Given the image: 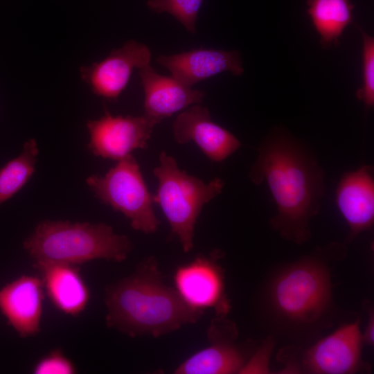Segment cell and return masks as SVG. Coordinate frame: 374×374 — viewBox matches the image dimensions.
<instances>
[{
  "mask_svg": "<svg viewBox=\"0 0 374 374\" xmlns=\"http://www.w3.org/2000/svg\"><path fill=\"white\" fill-rule=\"evenodd\" d=\"M249 177L270 190L277 208L273 226L288 239L306 240L324 190L323 171L310 152L287 134L274 132L258 148Z\"/></svg>",
  "mask_w": 374,
  "mask_h": 374,
  "instance_id": "6da1fadb",
  "label": "cell"
},
{
  "mask_svg": "<svg viewBox=\"0 0 374 374\" xmlns=\"http://www.w3.org/2000/svg\"><path fill=\"white\" fill-rule=\"evenodd\" d=\"M106 323L131 337H154L193 323L204 312L189 306L175 289L165 285L153 257L106 291Z\"/></svg>",
  "mask_w": 374,
  "mask_h": 374,
  "instance_id": "7a4b0ae2",
  "label": "cell"
},
{
  "mask_svg": "<svg viewBox=\"0 0 374 374\" xmlns=\"http://www.w3.org/2000/svg\"><path fill=\"white\" fill-rule=\"evenodd\" d=\"M35 263L80 265L97 259L125 260L132 249L129 238L105 223L44 220L23 243Z\"/></svg>",
  "mask_w": 374,
  "mask_h": 374,
  "instance_id": "3957f363",
  "label": "cell"
},
{
  "mask_svg": "<svg viewBox=\"0 0 374 374\" xmlns=\"http://www.w3.org/2000/svg\"><path fill=\"white\" fill-rule=\"evenodd\" d=\"M158 181L153 202L161 208L172 232L185 252L193 248L195 225L204 206L220 194L224 181L215 177L205 183L179 168L176 159L166 151L153 170Z\"/></svg>",
  "mask_w": 374,
  "mask_h": 374,
  "instance_id": "277c9868",
  "label": "cell"
},
{
  "mask_svg": "<svg viewBox=\"0 0 374 374\" xmlns=\"http://www.w3.org/2000/svg\"><path fill=\"white\" fill-rule=\"evenodd\" d=\"M331 286L326 267L315 260L298 262L274 279L270 297L276 312L289 321L310 323L325 312Z\"/></svg>",
  "mask_w": 374,
  "mask_h": 374,
  "instance_id": "5b68a950",
  "label": "cell"
},
{
  "mask_svg": "<svg viewBox=\"0 0 374 374\" xmlns=\"http://www.w3.org/2000/svg\"><path fill=\"white\" fill-rule=\"evenodd\" d=\"M86 183L103 204L121 212L136 231L146 234L157 231L160 224L139 165L130 154L118 161L104 176L91 175Z\"/></svg>",
  "mask_w": 374,
  "mask_h": 374,
  "instance_id": "8992f818",
  "label": "cell"
},
{
  "mask_svg": "<svg viewBox=\"0 0 374 374\" xmlns=\"http://www.w3.org/2000/svg\"><path fill=\"white\" fill-rule=\"evenodd\" d=\"M157 120L143 114L139 116H112L107 111L87 123L89 149L96 156L119 161L136 149H145Z\"/></svg>",
  "mask_w": 374,
  "mask_h": 374,
  "instance_id": "52a82bcc",
  "label": "cell"
},
{
  "mask_svg": "<svg viewBox=\"0 0 374 374\" xmlns=\"http://www.w3.org/2000/svg\"><path fill=\"white\" fill-rule=\"evenodd\" d=\"M148 46L131 39L113 49L100 62L80 68V76L96 95L116 100L127 87L134 69L150 64Z\"/></svg>",
  "mask_w": 374,
  "mask_h": 374,
  "instance_id": "ba28073f",
  "label": "cell"
},
{
  "mask_svg": "<svg viewBox=\"0 0 374 374\" xmlns=\"http://www.w3.org/2000/svg\"><path fill=\"white\" fill-rule=\"evenodd\" d=\"M172 129L177 143L194 142L214 162L224 161L241 146L240 141L229 131L213 122L209 110L199 104L180 113Z\"/></svg>",
  "mask_w": 374,
  "mask_h": 374,
  "instance_id": "9c48e42d",
  "label": "cell"
},
{
  "mask_svg": "<svg viewBox=\"0 0 374 374\" xmlns=\"http://www.w3.org/2000/svg\"><path fill=\"white\" fill-rule=\"evenodd\" d=\"M174 281L176 291L191 308L202 311L213 308L219 314L228 311L222 272L213 259L198 256L179 267Z\"/></svg>",
  "mask_w": 374,
  "mask_h": 374,
  "instance_id": "30bf717a",
  "label": "cell"
},
{
  "mask_svg": "<svg viewBox=\"0 0 374 374\" xmlns=\"http://www.w3.org/2000/svg\"><path fill=\"white\" fill-rule=\"evenodd\" d=\"M44 288L42 278L22 275L0 289V312L21 337L41 330Z\"/></svg>",
  "mask_w": 374,
  "mask_h": 374,
  "instance_id": "8fae6325",
  "label": "cell"
},
{
  "mask_svg": "<svg viewBox=\"0 0 374 374\" xmlns=\"http://www.w3.org/2000/svg\"><path fill=\"white\" fill-rule=\"evenodd\" d=\"M362 341L359 321L343 326L310 348L305 365L313 373H353L359 365Z\"/></svg>",
  "mask_w": 374,
  "mask_h": 374,
  "instance_id": "7c38bea8",
  "label": "cell"
},
{
  "mask_svg": "<svg viewBox=\"0 0 374 374\" xmlns=\"http://www.w3.org/2000/svg\"><path fill=\"white\" fill-rule=\"evenodd\" d=\"M156 61L166 68L172 77L189 87L222 72L241 75L244 71L237 51L200 48L172 55H161Z\"/></svg>",
  "mask_w": 374,
  "mask_h": 374,
  "instance_id": "4fadbf2b",
  "label": "cell"
},
{
  "mask_svg": "<svg viewBox=\"0 0 374 374\" xmlns=\"http://www.w3.org/2000/svg\"><path fill=\"white\" fill-rule=\"evenodd\" d=\"M335 201L350 228V238L371 229L374 222L373 167L363 166L346 172L337 186Z\"/></svg>",
  "mask_w": 374,
  "mask_h": 374,
  "instance_id": "5bb4252c",
  "label": "cell"
},
{
  "mask_svg": "<svg viewBox=\"0 0 374 374\" xmlns=\"http://www.w3.org/2000/svg\"><path fill=\"white\" fill-rule=\"evenodd\" d=\"M145 93L144 114L160 123L174 114L199 104L203 91L187 87L172 76L157 73L148 64L139 70Z\"/></svg>",
  "mask_w": 374,
  "mask_h": 374,
  "instance_id": "9a60e30c",
  "label": "cell"
},
{
  "mask_svg": "<svg viewBox=\"0 0 374 374\" xmlns=\"http://www.w3.org/2000/svg\"><path fill=\"white\" fill-rule=\"evenodd\" d=\"M34 266L41 272L47 295L58 310L76 317L85 310L89 290L76 265L35 263Z\"/></svg>",
  "mask_w": 374,
  "mask_h": 374,
  "instance_id": "2e32d148",
  "label": "cell"
},
{
  "mask_svg": "<svg viewBox=\"0 0 374 374\" xmlns=\"http://www.w3.org/2000/svg\"><path fill=\"white\" fill-rule=\"evenodd\" d=\"M211 345L195 353L175 369L176 374L240 373L244 360L239 350L220 337L212 323L208 330Z\"/></svg>",
  "mask_w": 374,
  "mask_h": 374,
  "instance_id": "e0dca14e",
  "label": "cell"
},
{
  "mask_svg": "<svg viewBox=\"0 0 374 374\" xmlns=\"http://www.w3.org/2000/svg\"><path fill=\"white\" fill-rule=\"evenodd\" d=\"M307 12L319 35L321 44H337L353 18L354 5L350 0H308Z\"/></svg>",
  "mask_w": 374,
  "mask_h": 374,
  "instance_id": "ac0fdd59",
  "label": "cell"
},
{
  "mask_svg": "<svg viewBox=\"0 0 374 374\" xmlns=\"http://www.w3.org/2000/svg\"><path fill=\"white\" fill-rule=\"evenodd\" d=\"M39 150L36 141L30 139L21 154L0 169V206L16 194L35 171Z\"/></svg>",
  "mask_w": 374,
  "mask_h": 374,
  "instance_id": "d6986e66",
  "label": "cell"
},
{
  "mask_svg": "<svg viewBox=\"0 0 374 374\" xmlns=\"http://www.w3.org/2000/svg\"><path fill=\"white\" fill-rule=\"evenodd\" d=\"M203 0H148V8L155 13L167 12L174 17L193 35Z\"/></svg>",
  "mask_w": 374,
  "mask_h": 374,
  "instance_id": "ffe728a7",
  "label": "cell"
},
{
  "mask_svg": "<svg viewBox=\"0 0 374 374\" xmlns=\"http://www.w3.org/2000/svg\"><path fill=\"white\" fill-rule=\"evenodd\" d=\"M363 39L362 86L356 96L367 108L374 105V38L359 27Z\"/></svg>",
  "mask_w": 374,
  "mask_h": 374,
  "instance_id": "44dd1931",
  "label": "cell"
},
{
  "mask_svg": "<svg viewBox=\"0 0 374 374\" xmlns=\"http://www.w3.org/2000/svg\"><path fill=\"white\" fill-rule=\"evenodd\" d=\"M76 371L73 363L59 349L42 357L33 368L35 374H74Z\"/></svg>",
  "mask_w": 374,
  "mask_h": 374,
  "instance_id": "7402d4cb",
  "label": "cell"
},
{
  "mask_svg": "<svg viewBox=\"0 0 374 374\" xmlns=\"http://www.w3.org/2000/svg\"><path fill=\"white\" fill-rule=\"evenodd\" d=\"M373 327H374L373 314L371 313L366 330H365L364 335H362L363 341H364L367 344H369V345L373 344V341H374V338H373L374 328Z\"/></svg>",
  "mask_w": 374,
  "mask_h": 374,
  "instance_id": "603a6c76",
  "label": "cell"
}]
</instances>
